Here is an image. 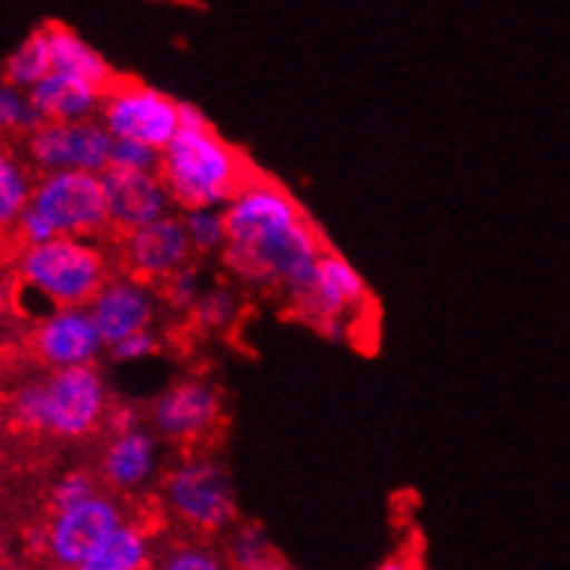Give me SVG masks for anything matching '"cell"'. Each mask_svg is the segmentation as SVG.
<instances>
[{"label": "cell", "instance_id": "1", "mask_svg": "<svg viewBox=\"0 0 570 570\" xmlns=\"http://www.w3.org/2000/svg\"><path fill=\"white\" fill-rule=\"evenodd\" d=\"M173 205L180 210L222 208L249 178L253 169L214 128H180L161 150L158 167Z\"/></svg>", "mask_w": 570, "mask_h": 570}, {"label": "cell", "instance_id": "2", "mask_svg": "<svg viewBox=\"0 0 570 570\" xmlns=\"http://www.w3.org/2000/svg\"><path fill=\"white\" fill-rule=\"evenodd\" d=\"M324 244L316 227L305 219L269 233L249 244H225L222 247V264L236 275L238 281L261 291L285 288L291 296L299 294L311 283L316 261Z\"/></svg>", "mask_w": 570, "mask_h": 570}, {"label": "cell", "instance_id": "3", "mask_svg": "<svg viewBox=\"0 0 570 570\" xmlns=\"http://www.w3.org/2000/svg\"><path fill=\"white\" fill-rule=\"evenodd\" d=\"M17 275L26 288L42 294L50 305H87L106 283L108 264L100 244L81 236H53L22 247Z\"/></svg>", "mask_w": 570, "mask_h": 570}, {"label": "cell", "instance_id": "4", "mask_svg": "<svg viewBox=\"0 0 570 570\" xmlns=\"http://www.w3.org/2000/svg\"><path fill=\"white\" fill-rule=\"evenodd\" d=\"M167 510L184 527L199 534H219L238 518L233 479L222 463L210 458H189L164 479Z\"/></svg>", "mask_w": 570, "mask_h": 570}, {"label": "cell", "instance_id": "5", "mask_svg": "<svg viewBox=\"0 0 570 570\" xmlns=\"http://www.w3.org/2000/svg\"><path fill=\"white\" fill-rule=\"evenodd\" d=\"M39 432L61 441H81L106 424L108 385L97 363L53 368L39 380Z\"/></svg>", "mask_w": 570, "mask_h": 570}, {"label": "cell", "instance_id": "6", "mask_svg": "<svg viewBox=\"0 0 570 570\" xmlns=\"http://www.w3.org/2000/svg\"><path fill=\"white\" fill-rule=\"evenodd\" d=\"M28 205L48 219L56 236L97 238L108 230L100 173H83V169L39 173V178H33Z\"/></svg>", "mask_w": 570, "mask_h": 570}, {"label": "cell", "instance_id": "7", "mask_svg": "<svg viewBox=\"0 0 570 570\" xmlns=\"http://www.w3.org/2000/svg\"><path fill=\"white\" fill-rule=\"evenodd\" d=\"M97 114L111 139H139L158 150H164L180 130L178 100L136 81L117 78L102 92Z\"/></svg>", "mask_w": 570, "mask_h": 570}, {"label": "cell", "instance_id": "8", "mask_svg": "<svg viewBox=\"0 0 570 570\" xmlns=\"http://www.w3.org/2000/svg\"><path fill=\"white\" fill-rule=\"evenodd\" d=\"M294 302L302 316L316 324L324 335L344 338L350 318L366 307L368 288L350 261L324 247L311 283L294 296Z\"/></svg>", "mask_w": 570, "mask_h": 570}, {"label": "cell", "instance_id": "9", "mask_svg": "<svg viewBox=\"0 0 570 570\" xmlns=\"http://www.w3.org/2000/svg\"><path fill=\"white\" fill-rule=\"evenodd\" d=\"M28 161L37 173H56V169H83V173H102L108 167L111 134L97 119H45L37 130L26 136Z\"/></svg>", "mask_w": 570, "mask_h": 570}, {"label": "cell", "instance_id": "10", "mask_svg": "<svg viewBox=\"0 0 570 570\" xmlns=\"http://www.w3.org/2000/svg\"><path fill=\"white\" fill-rule=\"evenodd\" d=\"M125 521V510L117 499L97 493L70 510L53 512L48 523V557L53 566L83 570L102 540Z\"/></svg>", "mask_w": 570, "mask_h": 570}, {"label": "cell", "instance_id": "11", "mask_svg": "<svg viewBox=\"0 0 570 570\" xmlns=\"http://www.w3.org/2000/svg\"><path fill=\"white\" fill-rule=\"evenodd\" d=\"M28 344L48 368L87 366L106 352V341L87 305H61L39 316Z\"/></svg>", "mask_w": 570, "mask_h": 570}, {"label": "cell", "instance_id": "12", "mask_svg": "<svg viewBox=\"0 0 570 570\" xmlns=\"http://www.w3.org/2000/svg\"><path fill=\"white\" fill-rule=\"evenodd\" d=\"M222 419V393L208 380H180L158 393L150 407L153 430L169 443H197Z\"/></svg>", "mask_w": 570, "mask_h": 570}, {"label": "cell", "instance_id": "13", "mask_svg": "<svg viewBox=\"0 0 570 570\" xmlns=\"http://www.w3.org/2000/svg\"><path fill=\"white\" fill-rule=\"evenodd\" d=\"M227 244H249L269 233L283 230L294 222L305 219L302 208L288 191L264 178H249L225 205Z\"/></svg>", "mask_w": 570, "mask_h": 570}, {"label": "cell", "instance_id": "14", "mask_svg": "<svg viewBox=\"0 0 570 570\" xmlns=\"http://www.w3.org/2000/svg\"><path fill=\"white\" fill-rule=\"evenodd\" d=\"M119 236H122L125 272L141 283H161L164 277H169L194 258L184 222L175 214L153 219L134 230L119 233Z\"/></svg>", "mask_w": 570, "mask_h": 570}, {"label": "cell", "instance_id": "15", "mask_svg": "<svg viewBox=\"0 0 570 570\" xmlns=\"http://www.w3.org/2000/svg\"><path fill=\"white\" fill-rule=\"evenodd\" d=\"M100 184L106 194L108 227L117 233L134 230V227L173 214V197L158 173L106 167L100 173Z\"/></svg>", "mask_w": 570, "mask_h": 570}, {"label": "cell", "instance_id": "16", "mask_svg": "<svg viewBox=\"0 0 570 570\" xmlns=\"http://www.w3.org/2000/svg\"><path fill=\"white\" fill-rule=\"evenodd\" d=\"M87 311L92 313L102 341L111 344L122 335L150 330L156 322L158 299L150 283H141L130 275L114 277V281L106 277V283L87 302Z\"/></svg>", "mask_w": 570, "mask_h": 570}, {"label": "cell", "instance_id": "17", "mask_svg": "<svg viewBox=\"0 0 570 570\" xmlns=\"http://www.w3.org/2000/svg\"><path fill=\"white\" fill-rule=\"evenodd\" d=\"M158 463H161V449L156 432L136 426L128 432H114L100 458V476L114 490L128 493L145 488L156 476Z\"/></svg>", "mask_w": 570, "mask_h": 570}, {"label": "cell", "instance_id": "18", "mask_svg": "<svg viewBox=\"0 0 570 570\" xmlns=\"http://www.w3.org/2000/svg\"><path fill=\"white\" fill-rule=\"evenodd\" d=\"M28 97L42 114V119H59V122H72V119H92L100 111L102 92L95 83L83 78L70 76V72L50 70L48 76L39 78Z\"/></svg>", "mask_w": 570, "mask_h": 570}, {"label": "cell", "instance_id": "19", "mask_svg": "<svg viewBox=\"0 0 570 570\" xmlns=\"http://www.w3.org/2000/svg\"><path fill=\"white\" fill-rule=\"evenodd\" d=\"M45 39H48L50 50V70L70 72V76L83 78V81L95 83L100 92H106L117 76L108 67V61L87 42V39L78 37L70 26H61V22H48L42 28Z\"/></svg>", "mask_w": 570, "mask_h": 570}, {"label": "cell", "instance_id": "20", "mask_svg": "<svg viewBox=\"0 0 570 570\" xmlns=\"http://www.w3.org/2000/svg\"><path fill=\"white\" fill-rule=\"evenodd\" d=\"M150 538L139 527L122 521L102 540L100 549L89 557L83 570H141L150 566Z\"/></svg>", "mask_w": 570, "mask_h": 570}, {"label": "cell", "instance_id": "21", "mask_svg": "<svg viewBox=\"0 0 570 570\" xmlns=\"http://www.w3.org/2000/svg\"><path fill=\"white\" fill-rule=\"evenodd\" d=\"M33 175L28 164L0 145V236L14 227L31 199Z\"/></svg>", "mask_w": 570, "mask_h": 570}, {"label": "cell", "instance_id": "22", "mask_svg": "<svg viewBox=\"0 0 570 570\" xmlns=\"http://www.w3.org/2000/svg\"><path fill=\"white\" fill-rule=\"evenodd\" d=\"M50 72V50L48 39H45V31H33L14 53L6 59L3 65V81L11 83V87L31 89L39 78H45Z\"/></svg>", "mask_w": 570, "mask_h": 570}, {"label": "cell", "instance_id": "23", "mask_svg": "<svg viewBox=\"0 0 570 570\" xmlns=\"http://www.w3.org/2000/svg\"><path fill=\"white\" fill-rule=\"evenodd\" d=\"M184 222L186 238L194 255H214L222 253L227 244V227H225V210L205 205V208H186L180 214Z\"/></svg>", "mask_w": 570, "mask_h": 570}, {"label": "cell", "instance_id": "24", "mask_svg": "<svg viewBox=\"0 0 570 570\" xmlns=\"http://www.w3.org/2000/svg\"><path fill=\"white\" fill-rule=\"evenodd\" d=\"M238 311H242V302H238L236 291L227 288V285H214V288H205L199 294L189 313L194 324L205 333H225L238 318Z\"/></svg>", "mask_w": 570, "mask_h": 570}, {"label": "cell", "instance_id": "25", "mask_svg": "<svg viewBox=\"0 0 570 570\" xmlns=\"http://www.w3.org/2000/svg\"><path fill=\"white\" fill-rule=\"evenodd\" d=\"M227 562L238 570H269L277 568V551L275 546L269 543L266 532L255 523L249 527H242L227 543Z\"/></svg>", "mask_w": 570, "mask_h": 570}, {"label": "cell", "instance_id": "26", "mask_svg": "<svg viewBox=\"0 0 570 570\" xmlns=\"http://www.w3.org/2000/svg\"><path fill=\"white\" fill-rule=\"evenodd\" d=\"M42 114L28 97V89L11 87V83H0V134L11 136H28L42 125Z\"/></svg>", "mask_w": 570, "mask_h": 570}, {"label": "cell", "instance_id": "27", "mask_svg": "<svg viewBox=\"0 0 570 570\" xmlns=\"http://www.w3.org/2000/svg\"><path fill=\"white\" fill-rule=\"evenodd\" d=\"M158 288H161V299L167 302L173 311L189 313L194 302H197L199 294L205 291V277L189 261V264L175 269L169 277H164V281L158 283Z\"/></svg>", "mask_w": 570, "mask_h": 570}, {"label": "cell", "instance_id": "28", "mask_svg": "<svg viewBox=\"0 0 570 570\" xmlns=\"http://www.w3.org/2000/svg\"><path fill=\"white\" fill-rule=\"evenodd\" d=\"M108 167L136 169V173H158V167H161V150L139 139H111Z\"/></svg>", "mask_w": 570, "mask_h": 570}, {"label": "cell", "instance_id": "29", "mask_svg": "<svg viewBox=\"0 0 570 570\" xmlns=\"http://www.w3.org/2000/svg\"><path fill=\"white\" fill-rule=\"evenodd\" d=\"M97 490L100 488H97L95 474H89V471H83V469L67 471V474L56 479V484L50 488V512L70 510V507L92 499Z\"/></svg>", "mask_w": 570, "mask_h": 570}, {"label": "cell", "instance_id": "30", "mask_svg": "<svg viewBox=\"0 0 570 570\" xmlns=\"http://www.w3.org/2000/svg\"><path fill=\"white\" fill-rule=\"evenodd\" d=\"M158 352H161V338L153 333V327L122 335V338L106 344V355L111 357L114 363H139V361H147V357L158 355Z\"/></svg>", "mask_w": 570, "mask_h": 570}, {"label": "cell", "instance_id": "31", "mask_svg": "<svg viewBox=\"0 0 570 570\" xmlns=\"http://www.w3.org/2000/svg\"><path fill=\"white\" fill-rule=\"evenodd\" d=\"M222 566H225V562H222V557L216 554L214 549L194 543L175 546V549H169L167 554L161 557L164 570H219Z\"/></svg>", "mask_w": 570, "mask_h": 570}, {"label": "cell", "instance_id": "32", "mask_svg": "<svg viewBox=\"0 0 570 570\" xmlns=\"http://www.w3.org/2000/svg\"><path fill=\"white\" fill-rule=\"evenodd\" d=\"M11 230H14V236L20 238L22 247H33V244L50 242V238L56 236V230L48 225V219H45V216H39L31 205H26V210H22L20 219L14 222V227H11Z\"/></svg>", "mask_w": 570, "mask_h": 570}, {"label": "cell", "instance_id": "33", "mask_svg": "<svg viewBox=\"0 0 570 570\" xmlns=\"http://www.w3.org/2000/svg\"><path fill=\"white\" fill-rule=\"evenodd\" d=\"M106 424L111 432L136 430V426H141V410L136 407V404H117V407L108 404Z\"/></svg>", "mask_w": 570, "mask_h": 570}, {"label": "cell", "instance_id": "34", "mask_svg": "<svg viewBox=\"0 0 570 570\" xmlns=\"http://www.w3.org/2000/svg\"><path fill=\"white\" fill-rule=\"evenodd\" d=\"M22 540H26V549L33 557H48V523H31Z\"/></svg>", "mask_w": 570, "mask_h": 570}, {"label": "cell", "instance_id": "35", "mask_svg": "<svg viewBox=\"0 0 570 570\" xmlns=\"http://www.w3.org/2000/svg\"><path fill=\"white\" fill-rule=\"evenodd\" d=\"M178 119H180V128H210V122H208V117H205L203 108L194 106V102H186V100L178 102Z\"/></svg>", "mask_w": 570, "mask_h": 570}]
</instances>
